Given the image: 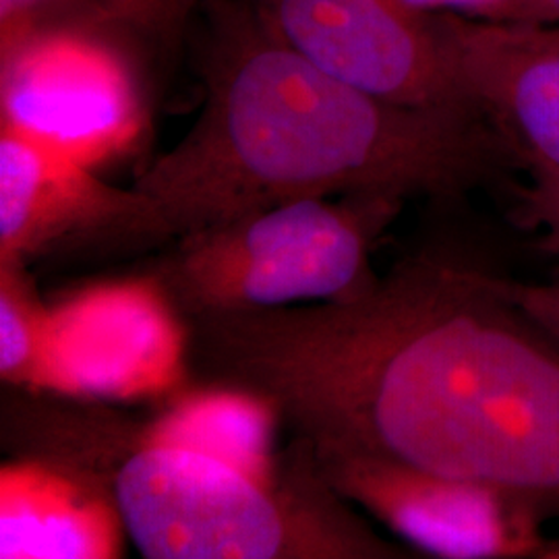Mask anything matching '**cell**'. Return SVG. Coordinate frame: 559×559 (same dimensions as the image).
<instances>
[{"mask_svg":"<svg viewBox=\"0 0 559 559\" xmlns=\"http://www.w3.org/2000/svg\"><path fill=\"white\" fill-rule=\"evenodd\" d=\"M479 20L531 27H559V0H500Z\"/></svg>","mask_w":559,"mask_h":559,"instance_id":"2e32d148","label":"cell"},{"mask_svg":"<svg viewBox=\"0 0 559 559\" xmlns=\"http://www.w3.org/2000/svg\"><path fill=\"white\" fill-rule=\"evenodd\" d=\"M539 559H559V540H545L539 551Z\"/></svg>","mask_w":559,"mask_h":559,"instance_id":"ffe728a7","label":"cell"},{"mask_svg":"<svg viewBox=\"0 0 559 559\" xmlns=\"http://www.w3.org/2000/svg\"><path fill=\"white\" fill-rule=\"evenodd\" d=\"M503 288L531 320L559 338V282L503 278Z\"/></svg>","mask_w":559,"mask_h":559,"instance_id":"9a60e30c","label":"cell"},{"mask_svg":"<svg viewBox=\"0 0 559 559\" xmlns=\"http://www.w3.org/2000/svg\"><path fill=\"white\" fill-rule=\"evenodd\" d=\"M102 13L122 27L175 41L168 0H92Z\"/></svg>","mask_w":559,"mask_h":559,"instance_id":"5bb4252c","label":"cell"},{"mask_svg":"<svg viewBox=\"0 0 559 559\" xmlns=\"http://www.w3.org/2000/svg\"><path fill=\"white\" fill-rule=\"evenodd\" d=\"M547 29H551V32H554V34H558V36H559V27H547Z\"/></svg>","mask_w":559,"mask_h":559,"instance_id":"44dd1931","label":"cell"},{"mask_svg":"<svg viewBox=\"0 0 559 559\" xmlns=\"http://www.w3.org/2000/svg\"><path fill=\"white\" fill-rule=\"evenodd\" d=\"M210 0H168V9H170V23H173V34H175V40L179 38V34H182L185 25L189 17L203 9Z\"/></svg>","mask_w":559,"mask_h":559,"instance_id":"d6986e66","label":"cell"},{"mask_svg":"<svg viewBox=\"0 0 559 559\" xmlns=\"http://www.w3.org/2000/svg\"><path fill=\"white\" fill-rule=\"evenodd\" d=\"M473 110L559 185V36L547 27L429 13Z\"/></svg>","mask_w":559,"mask_h":559,"instance_id":"30bf717a","label":"cell"},{"mask_svg":"<svg viewBox=\"0 0 559 559\" xmlns=\"http://www.w3.org/2000/svg\"><path fill=\"white\" fill-rule=\"evenodd\" d=\"M423 13H459L466 17H485L500 0H406Z\"/></svg>","mask_w":559,"mask_h":559,"instance_id":"ac0fdd59","label":"cell"},{"mask_svg":"<svg viewBox=\"0 0 559 559\" xmlns=\"http://www.w3.org/2000/svg\"><path fill=\"white\" fill-rule=\"evenodd\" d=\"M203 102L185 138L133 182L177 239L284 201L452 198L498 154L483 117L381 100L278 40L247 0H210Z\"/></svg>","mask_w":559,"mask_h":559,"instance_id":"7a4b0ae2","label":"cell"},{"mask_svg":"<svg viewBox=\"0 0 559 559\" xmlns=\"http://www.w3.org/2000/svg\"><path fill=\"white\" fill-rule=\"evenodd\" d=\"M249 373L313 445L473 480L559 519V338L491 270L419 253L353 297L272 309Z\"/></svg>","mask_w":559,"mask_h":559,"instance_id":"6da1fadb","label":"cell"},{"mask_svg":"<svg viewBox=\"0 0 559 559\" xmlns=\"http://www.w3.org/2000/svg\"><path fill=\"white\" fill-rule=\"evenodd\" d=\"M247 2L278 40L371 96L411 108L475 112L431 15L406 0Z\"/></svg>","mask_w":559,"mask_h":559,"instance_id":"52a82bcc","label":"cell"},{"mask_svg":"<svg viewBox=\"0 0 559 559\" xmlns=\"http://www.w3.org/2000/svg\"><path fill=\"white\" fill-rule=\"evenodd\" d=\"M533 207L540 224L547 230V240L551 249L559 253V185L537 180Z\"/></svg>","mask_w":559,"mask_h":559,"instance_id":"e0dca14e","label":"cell"},{"mask_svg":"<svg viewBox=\"0 0 559 559\" xmlns=\"http://www.w3.org/2000/svg\"><path fill=\"white\" fill-rule=\"evenodd\" d=\"M0 124L96 168L140 143L147 108L135 67L98 21H71L0 55Z\"/></svg>","mask_w":559,"mask_h":559,"instance_id":"5b68a950","label":"cell"},{"mask_svg":"<svg viewBox=\"0 0 559 559\" xmlns=\"http://www.w3.org/2000/svg\"><path fill=\"white\" fill-rule=\"evenodd\" d=\"M177 235L160 203L102 180L92 166L0 124V265L112 258Z\"/></svg>","mask_w":559,"mask_h":559,"instance_id":"8992f818","label":"cell"},{"mask_svg":"<svg viewBox=\"0 0 559 559\" xmlns=\"http://www.w3.org/2000/svg\"><path fill=\"white\" fill-rule=\"evenodd\" d=\"M311 448L321 475L344 500L360 506L425 556L537 558L547 540L545 519L498 489L396 460L313 443Z\"/></svg>","mask_w":559,"mask_h":559,"instance_id":"ba28073f","label":"cell"},{"mask_svg":"<svg viewBox=\"0 0 559 559\" xmlns=\"http://www.w3.org/2000/svg\"><path fill=\"white\" fill-rule=\"evenodd\" d=\"M182 321L154 282L87 290L48 311L46 390L131 396L175 380Z\"/></svg>","mask_w":559,"mask_h":559,"instance_id":"9c48e42d","label":"cell"},{"mask_svg":"<svg viewBox=\"0 0 559 559\" xmlns=\"http://www.w3.org/2000/svg\"><path fill=\"white\" fill-rule=\"evenodd\" d=\"M2 436L98 489L150 559H406L321 475L297 436L280 456L207 445L170 415L138 423L98 404L21 399Z\"/></svg>","mask_w":559,"mask_h":559,"instance_id":"3957f363","label":"cell"},{"mask_svg":"<svg viewBox=\"0 0 559 559\" xmlns=\"http://www.w3.org/2000/svg\"><path fill=\"white\" fill-rule=\"evenodd\" d=\"M71 21L112 23L92 0H0V55L41 27Z\"/></svg>","mask_w":559,"mask_h":559,"instance_id":"4fadbf2b","label":"cell"},{"mask_svg":"<svg viewBox=\"0 0 559 559\" xmlns=\"http://www.w3.org/2000/svg\"><path fill=\"white\" fill-rule=\"evenodd\" d=\"M122 524L87 480L20 456L0 471V558H117Z\"/></svg>","mask_w":559,"mask_h":559,"instance_id":"8fae6325","label":"cell"},{"mask_svg":"<svg viewBox=\"0 0 559 559\" xmlns=\"http://www.w3.org/2000/svg\"><path fill=\"white\" fill-rule=\"evenodd\" d=\"M48 309L34 297L25 267L0 265V376L23 390H46Z\"/></svg>","mask_w":559,"mask_h":559,"instance_id":"7c38bea8","label":"cell"},{"mask_svg":"<svg viewBox=\"0 0 559 559\" xmlns=\"http://www.w3.org/2000/svg\"><path fill=\"white\" fill-rule=\"evenodd\" d=\"M404 200L284 201L179 237L150 280L180 321L346 299L373 280L369 255Z\"/></svg>","mask_w":559,"mask_h":559,"instance_id":"277c9868","label":"cell"}]
</instances>
